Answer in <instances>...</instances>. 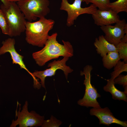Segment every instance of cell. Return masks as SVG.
<instances>
[{
    "label": "cell",
    "instance_id": "obj_3",
    "mask_svg": "<svg viewBox=\"0 0 127 127\" xmlns=\"http://www.w3.org/2000/svg\"><path fill=\"white\" fill-rule=\"evenodd\" d=\"M0 9L6 19L9 30V36L11 37L20 36L25 31L26 20L17 3L10 2L5 7L2 4Z\"/></svg>",
    "mask_w": 127,
    "mask_h": 127
},
{
    "label": "cell",
    "instance_id": "obj_10",
    "mask_svg": "<svg viewBox=\"0 0 127 127\" xmlns=\"http://www.w3.org/2000/svg\"><path fill=\"white\" fill-rule=\"evenodd\" d=\"M127 24L125 20L123 19L115 23L114 25L103 26L100 28L105 34L104 36L106 40L116 46L121 42L125 34L124 29Z\"/></svg>",
    "mask_w": 127,
    "mask_h": 127
},
{
    "label": "cell",
    "instance_id": "obj_9",
    "mask_svg": "<svg viewBox=\"0 0 127 127\" xmlns=\"http://www.w3.org/2000/svg\"><path fill=\"white\" fill-rule=\"evenodd\" d=\"M15 40L13 38H8L3 41L2 42V45L0 48V55L9 53L12 60V63L18 65L21 68L26 71L32 77L33 83H37L38 80L33 76L32 73L28 70L24 64L23 61L24 56L19 54L15 49Z\"/></svg>",
    "mask_w": 127,
    "mask_h": 127
},
{
    "label": "cell",
    "instance_id": "obj_5",
    "mask_svg": "<svg viewBox=\"0 0 127 127\" xmlns=\"http://www.w3.org/2000/svg\"><path fill=\"white\" fill-rule=\"evenodd\" d=\"M19 110L17 108L15 112L16 119L12 120L10 127H15L19 125V127H37L42 126L44 121V116H41L34 111L29 112L28 103L25 101L22 109L20 111V104L19 103Z\"/></svg>",
    "mask_w": 127,
    "mask_h": 127
},
{
    "label": "cell",
    "instance_id": "obj_8",
    "mask_svg": "<svg viewBox=\"0 0 127 127\" xmlns=\"http://www.w3.org/2000/svg\"><path fill=\"white\" fill-rule=\"evenodd\" d=\"M63 57L61 60H55L52 62L48 64V66L50 67L49 68L43 71H35L32 73L34 77H37L40 79L41 81L40 83L43 87L45 88V82L46 78L54 75L57 70H62L63 71L67 79L69 73L73 71L72 69L66 64V63L69 58Z\"/></svg>",
    "mask_w": 127,
    "mask_h": 127
},
{
    "label": "cell",
    "instance_id": "obj_12",
    "mask_svg": "<svg viewBox=\"0 0 127 127\" xmlns=\"http://www.w3.org/2000/svg\"><path fill=\"white\" fill-rule=\"evenodd\" d=\"M92 16L95 24L100 27L115 24L121 20L118 14L110 9L105 10L97 9Z\"/></svg>",
    "mask_w": 127,
    "mask_h": 127
},
{
    "label": "cell",
    "instance_id": "obj_13",
    "mask_svg": "<svg viewBox=\"0 0 127 127\" xmlns=\"http://www.w3.org/2000/svg\"><path fill=\"white\" fill-rule=\"evenodd\" d=\"M94 45L97 53L102 57L106 55L110 52L117 51L115 46L107 41L103 35L95 38Z\"/></svg>",
    "mask_w": 127,
    "mask_h": 127
},
{
    "label": "cell",
    "instance_id": "obj_14",
    "mask_svg": "<svg viewBox=\"0 0 127 127\" xmlns=\"http://www.w3.org/2000/svg\"><path fill=\"white\" fill-rule=\"evenodd\" d=\"M107 80V84L103 87V90L106 92H110L114 99L122 100L127 102V94L124 91H120L115 87L114 80L110 78Z\"/></svg>",
    "mask_w": 127,
    "mask_h": 127
},
{
    "label": "cell",
    "instance_id": "obj_21",
    "mask_svg": "<svg viewBox=\"0 0 127 127\" xmlns=\"http://www.w3.org/2000/svg\"><path fill=\"white\" fill-rule=\"evenodd\" d=\"M60 121L57 120L54 117L52 116L50 119L44 120L41 127H59L61 124Z\"/></svg>",
    "mask_w": 127,
    "mask_h": 127
},
{
    "label": "cell",
    "instance_id": "obj_16",
    "mask_svg": "<svg viewBox=\"0 0 127 127\" xmlns=\"http://www.w3.org/2000/svg\"><path fill=\"white\" fill-rule=\"evenodd\" d=\"M108 7L109 9L118 14L121 12H127V0H118L110 3Z\"/></svg>",
    "mask_w": 127,
    "mask_h": 127
},
{
    "label": "cell",
    "instance_id": "obj_20",
    "mask_svg": "<svg viewBox=\"0 0 127 127\" xmlns=\"http://www.w3.org/2000/svg\"><path fill=\"white\" fill-rule=\"evenodd\" d=\"M0 28L2 33L9 36V30L6 17L4 13L0 9Z\"/></svg>",
    "mask_w": 127,
    "mask_h": 127
},
{
    "label": "cell",
    "instance_id": "obj_4",
    "mask_svg": "<svg viewBox=\"0 0 127 127\" xmlns=\"http://www.w3.org/2000/svg\"><path fill=\"white\" fill-rule=\"evenodd\" d=\"M16 3L29 22L45 17L50 12L49 0H23Z\"/></svg>",
    "mask_w": 127,
    "mask_h": 127
},
{
    "label": "cell",
    "instance_id": "obj_6",
    "mask_svg": "<svg viewBox=\"0 0 127 127\" xmlns=\"http://www.w3.org/2000/svg\"><path fill=\"white\" fill-rule=\"evenodd\" d=\"M92 69L91 65H87L84 67L83 71H80V75L85 76L83 84L85 86V92L83 98L79 100L77 103L80 106L87 107L99 108L101 107L97 99L100 97L101 95L91 82V73Z\"/></svg>",
    "mask_w": 127,
    "mask_h": 127
},
{
    "label": "cell",
    "instance_id": "obj_19",
    "mask_svg": "<svg viewBox=\"0 0 127 127\" xmlns=\"http://www.w3.org/2000/svg\"><path fill=\"white\" fill-rule=\"evenodd\" d=\"M115 46L120 59H123L127 63V43L120 42Z\"/></svg>",
    "mask_w": 127,
    "mask_h": 127
},
{
    "label": "cell",
    "instance_id": "obj_2",
    "mask_svg": "<svg viewBox=\"0 0 127 127\" xmlns=\"http://www.w3.org/2000/svg\"><path fill=\"white\" fill-rule=\"evenodd\" d=\"M54 24L53 20L45 17L34 22L27 21L25 31L26 41L33 46L43 47L49 36L48 32Z\"/></svg>",
    "mask_w": 127,
    "mask_h": 127
},
{
    "label": "cell",
    "instance_id": "obj_22",
    "mask_svg": "<svg viewBox=\"0 0 127 127\" xmlns=\"http://www.w3.org/2000/svg\"><path fill=\"white\" fill-rule=\"evenodd\" d=\"M115 84L122 85L124 87L127 86V75L120 74L114 80Z\"/></svg>",
    "mask_w": 127,
    "mask_h": 127
},
{
    "label": "cell",
    "instance_id": "obj_26",
    "mask_svg": "<svg viewBox=\"0 0 127 127\" xmlns=\"http://www.w3.org/2000/svg\"></svg>",
    "mask_w": 127,
    "mask_h": 127
},
{
    "label": "cell",
    "instance_id": "obj_23",
    "mask_svg": "<svg viewBox=\"0 0 127 127\" xmlns=\"http://www.w3.org/2000/svg\"><path fill=\"white\" fill-rule=\"evenodd\" d=\"M3 3V4L5 7H8L9 5L10 2L7 0H0Z\"/></svg>",
    "mask_w": 127,
    "mask_h": 127
},
{
    "label": "cell",
    "instance_id": "obj_25",
    "mask_svg": "<svg viewBox=\"0 0 127 127\" xmlns=\"http://www.w3.org/2000/svg\"><path fill=\"white\" fill-rule=\"evenodd\" d=\"M7 1L9 2H18L21 0H7Z\"/></svg>",
    "mask_w": 127,
    "mask_h": 127
},
{
    "label": "cell",
    "instance_id": "obj_11",
    "mask_svg": "<svg viewBox=\"0 0 127 127\" xmlns=\"http://www.w3.org/2000/svg\"><path fill=\"white\" fill-rule=\"evenodd\" d=\"M91 115L96 116L99 119V124L107 126L112 123L116 124L124 127H127V121L120 120L114 116L107 107L104 108L93 107L90 110Z\"/></svg>",
    "mask_w": 127,
    "mask_h": 127
},
{
    "label": "cell",
    "instance_id": "obj_1",
    "mask_svg": "<svg viewBox=\"0 0 127 127\" xmlns=\"http://www.w3.org/2000/svg\"><path fill=\"white\" fill-rule=\"evenodd\" d=\"M57 35L56 32L49 36L43 48L32 54L33 59L39 66H43L48 61L60 56L69 58L73 56V49L70 42L62 40L63 44H60L56 40Z\"/></svg>",
    "mask_w": 127,
    "mask_h": 127
},
{
    "label": "cell",
    "instance_id": "obj_18",
    "mask_svg": "<svg viewBox=\"0 0 127 127\" xmlns=\"http://www.w3.org/2000/svg\"><path fill=\"white\" fill-rule=\"evenodd\" d=\"M84 2L87 4L92 3L100 10H105L110 9L108 6L110 3V0H84Z\"/></svg>",
    "mask_w": 127,
    "mask_h": 127
},
{
    "label": "cell",
    "instance_id": "obj_24",
    "mask_svg": "<svg viewBox=\"0 0 127 127\" xmlns=\"http://www.w3.org/2000/svg\"><path fill=\"white\" fill-rule=\"evenodd\" d=\"M120 42L127 43V33L125 34L121 39Z\"/></svg>",
    "mask_w": 127,
    "mask_h": 127
},
{
    "label": "cell",
    "instance_id": "obj_15",
    "mask_svg": "<svg viewBox=\"0 0 127 127\" xmlns=\"http://www.w3.org/2000/svg\"><path fill=\"white\" fill-rule=\"evenodd\" d=\"M102 58L103 66L109 70L114 67L120 60L117 51L110 52Z\"/></svg>",
    "mask_w": 127,
    "mask_h": 127
},
{
    "label": "cell",
    "instance_id": "obj_17",
    "mask_svg": "<svg viewBox=\"0 0 127 127\" xmlns=\"http://www.w3.org/2000/svg\"><path fill=\"white\" fill-rule=\"evenodd\" d=\"M114 67V71L111 74V78L113 80L122 72L127 71V63L120 60Z\"/></svg>",
    "mask_w": 127,
    "mask_h": 127
},
{
    "label": "cell",
    "instance_id": "obj_7",
    "mask_svg": "<svg viewBox=\"0 0 127 127\" xmlns=\"http://www.w3.org/2000/svg\"><path fill=\"white\" fill-rule=\"evenodd\" d=\"M84 0H75L72 4L69 3L67 0H61L60 10L66 11L67 14V26L69 27L73 25L75 20L80 15L87 14L92 15L97 10L96 6L93 4L89 6L82 8L81 4Z\"/></svg>",
    "mask_w": 127,
    "mask_h": 127
}]
</instances>
